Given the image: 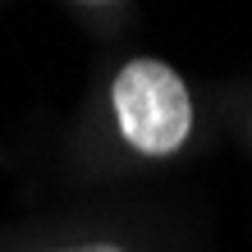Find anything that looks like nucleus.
Returning <instances> with one entry per match:
<instances>
[{"label":"nucleus","mask_w":252,"mask_h":252,"mask_svg":"<svg viewBox=\"0 0 252 252\" xmlns=\"http://www.w3.org/2000/svg\"><path fill=\"white\" fill-rule=\"evenodd\" d=\"M87 5H110V0H87Z\"/></svg>","instance_id":"obj_3"},{"label":"nucleus","mask_w":252,"mask_h":252,"mask_svg":"<svg viewBox=\"0 0 252 252\" xmlns=\"http://www.w3.org/2000/svg\"><path fill=\"white\" fill-rule=\"evenodd\" d=\"M60 252H124V248H115V243H87V248H60Z\"/></svg>","instance_id":"obj_2"},{"label":"nucleus","mask_w":252,"mask_h":252,"mask_svg":"<svg viewBox=\"0 0 252 252\" xmlns=\"http://www.w3.org/2000/svg\"><path fill=\"white\" fill-rule=\"evenodd\" d=\"M115 120L128 147L142 156H170L188 142L192 128V101L184 78L160 60H128L110 83Z\"/></svg>","instance_id":"obj_1"}]
</instances>
